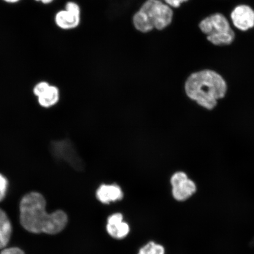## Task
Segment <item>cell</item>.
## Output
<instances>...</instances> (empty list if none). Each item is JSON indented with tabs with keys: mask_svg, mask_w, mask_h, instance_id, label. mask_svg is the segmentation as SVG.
Here are the masks:
<instances>
[{
	"mask_svg": "<svg viewBox=\"0 0 254 254\" xmlns=\"http://www.w3.org/2000/svg\"><path fill=\"white\" fill-rule=\"evenodd\" d=\"M97 198L103 204L120 201L123 198L122 189L117 184L112 185H101L97 190Z\"/></svg>",
	"mask_w": 254,
	"mask_h": 254,
	"instance_id": "11",
	"label": "cell"
},
{
	"mask_svg": "<svg viewBox=\"0 0 254 254\" xmlns=\"http://www.w3.org/2000/svg\"><path fill=\"white\" fill-rule=\"evenodd\" d=\"M138 254H165V250L160 244L150 242L141 248Z\"/></svg>",
	"mask_w": 254,
	"mask_h": 254,
	"instance_id": "13",
	"label": "cell"
},
{
	"mask_svg": "<svg viewBox=\"0 0 254 254\" xmlns=\"http://www.w3.org/2000/svg\"><path fill=\"white\" fill-rule=\"evenodd\" d=\"M35 1L42 2L44 4H48L52 3L54 0H35Z\"/></svg>",
	"mask_w": 254,
	"mask_h": 254,
	"instance_id": "17",
	"label": "cell"
},
{
	"mask_svg": "<svg viewBox=\"0 0 254 254\" xmlns=\"http://www.w3.org/2000/svg\"><path fill=\"white\" fill-rule=\"evenodd\" d=\"M3 1L7 3H11V4H14V3H17L20 1V0H3Z\"/></svg>",
	"mask_w": 254,
	"mask_h": 254,
	"instance_id": "18",
	"label": "cell"
},
{
	"mask_svg": "<svg viewBox=\"0 0 254 254\" xmlns=\"http://www.w3.org/2000/svg\"><path fill=\"white\" fill-rule=\"evenodd\" d=\"M81 20V9L74 2L69 1L65 9L57 12L55 22L57 26L63 30H71L77 28Z\"/></svg>",
	"mask_w": 254,
	"mask_h": 254,
	"instance_id": "5",
	"label": "cell"
},
{
	"mask_svg": "<svg viewBox=\"0 0 254 254\" xmlns=\"http://www.w3.org/2000/svg\"><path fill=\"white\" fill-rule=\"evenodd\" d=\"M231 19L238 30L249 31L254 27V9L249 5H238L231 12Z\"/></svg>",
	"mask_w": 254,
	"mask_h": 254,
	"instance_id": "8",
	"label": "cell"
},
{
	"mask_svg": "<svg viewBox=\"0 0 254 254\" xmlns=\"http://www.w3.org/2000/svg\"><path fill=\"white\" fill-rule=\"evenodd\" d=\"M46 201L37 192H31L22 198L20 204V223L31 233L56 235L64 229L68 222L65 212L57 210L48 214Z\"/></svg>",
	"mask_w": 254,
	"mask_h": 254,
	"instance_id": "1",
	"label": "cell"
},
{
	"mask_svg": "<svg viewBox=\"0 0 254 254\" xmlns=\"http://www.w3.org/2000/svg\"><path fill=\"white\" fill-rule=\"evenodd\" d=\"M50 151L57 160L67 161L75 167L79 166V158L69 141L53 142L50 146Z\"/></svg>",
	"mask_w": 254,
	"mask_h": 254,
	"instance_id": "9",
	"label": "cell"
},
{
	"mask_svg": "<svg viewBox=\"0 0 254 254\" xmlns=\"http://www.w3.org/2000/svg\"><path fill=\"white\" fill-rule=\"evenodd\" d=\"M251 245L254 246V238H253V240L252 241V243H251Z\"/></svg>",
	"mask_w": 254,
	"mask_h": 254,
	"instance_id": "19",
	"label": "cell"
},
{
	"mask_svg": "<svg viewBox=\"0 0 254 254\" xmlns=\"http://www.w3.org/2000/svg\"><path fill=\"white\" fill-rule=\"evenodd\" d=\"M8 180L4 175L0 173V202L3 201L7 194L8 189Z\"/></svg>",
	"mask_w": 254,
	"mask_h": 254,
	"instance_id": "14",
	"label": "cell"
},
{
	"mask_svg": "<svg viewBox=\"0 0 254 254\" xmlns=\"http://www.w3.org/2000/svg\"><path fill=\"white\" fill-rule=\"evenodd\" d=\"M33 93L38 103L46 109L55 106L60 100L59 89L46 81H41L33 88Z\"/></svg>",
	"mask_w": 254,
	"mask_h": 254,
	"instance_id": "7",
	"label": "cell"
},
{
	"mask_svg": "<svg viewBox=\"0 0 254 254\" xmlns=\"http://www.w3.org/2000/svg\"><path fill=\"white\" fill-rule=\"evenodd\" d=\"M189 0H163V1L171 8H179L184 2L189 1Z\"/></svg>",
	"mask_w": 254,
	"mask_h": 254,
	"instance_id": "16",
	"label": "cell"
},
{
	"mask_svg": "<svg viewBox=\"0 0 254 254\" xmlns=\"http://www.w3.org/2000/svg\"><path fill=\"white\" fill-rule=\"evenodd\" d=\"M0 254H25L23 250L17 247L5 248Z\"/></svg>",
	"mask_w": 254,
	"mask_h": 254,
	"instance_id": "15",
	"label": "cell"
},
{
	"mask_svg": "<svg viewBox=\"0 0 254 254\" xmlns=\"http://www.w3.org/2000/svg\"><path fill=\"white\" fill-rule=\"evenodd\" d=\"M174 198L179 201H185L196 191V187L192 180L183 172L175 173L171 179Z\"/></svg>",
	"mask_w": 254,
	"mask_h": 254,
	"instance_id": "6",
	"label": "cell"
},
{
	"mask_svg": "<svg viewBox=\"0 0 254 254\" xmlns=\"http://www.w3.org/2000/svg\"><path fill=\"white\" fill-rule=\"evenodd\" d=\"M185 90L188 97L206 109L217 106V100L224 97L227 86L220 74L211 69L192 73L187 78Z\"/></svg>",
	"mask_w": 254,
	"mask_h": 254,
	"instance_id": "2",
	"label": "cell"
},
{
	"mask_svg": "<svg viewBox=\"0 0 254 254\" xmlns=\"http://www.w3.org/2000/svg\"><path fill=\"white\" fill-rule=\"evenodd\" d=\"M199 28L206 35V39L216 46H229L236 39L229 20L220 12L211 14L202 19Z\"/></svg>",
	"mask_w": 254,
	"mask_h": 254,
	"instance_id": "4",
	"label": "cell"
},
{
	"mask_svg": "<svg viewBox=\"0 0 254 254\" xmlns=\"http://www.w3.org/2000/svg\"><path fill=\"white\" fill-rule=\"evenodd\" d=\"M172 8L161 0H147L133 16L132 22L136 30L148 33L152 30H163L172 23Z\"/></svg>",
	"mask_w": 254,
	"mask_h": 254,
	"instance_id": "3",
	"label": "cell"
},
{
	"mask_svg": "<svg viewBox=\"0 0 254 254\" xmlns=\"http://www.w3.org/2000/svg\"><path fill=\"white\" fill-rule=\"evenodd\" d=\"M12 234V225L7 214L0 208V250L8 245Z\"/></svg>",
	"mask_w": 254,
	"mask_h": 254,
	"instance_id": "12",
	"label": "cell"
},
{
	"mask_svg": "<svg viewBox=\"0 0 254 254\" xmlns=\"http://www.w3.org/2000/svg\"><path fill=\"white\" fill-rule=\"evenodd\" d=\"M107 231L111 237L121 240L128 234L129 227L128 224L123 221V215L116 213L108 218Z\"/></svg>",
	"mask_w": 254,
	"mask_h": 254,
	"instance_id": "10",
	"label": "cell"
}]
</instances>
